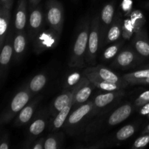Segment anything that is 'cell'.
<instances>
[{"instance_id":"obj_22","label":"cell","mask_w":149,"mask_h":149,"mask_svg":"<svg viewBox=\"0 0 149 149\" xmlns=\"http://www.w3.org/2000/svg\"><path fill=\"white\" fill-rule=\"evenodd\" d=\"M27 17V0H18L15 17V31L24 30Z\"/></svg>"},{"instance_id":"obj_38","label":"cell","mask_w":149,"mask_h":149,"mask_svg":"<svg viewBox=\"0 0 149 149\" xmlns=\"http://www.w3.org/2000/svg\"><path fill=\"white\" fill-rule=\"evenodd\" d=\"M135 84H149V77L148 78L144 79L138 80V81H135L132 84V85H135Z\"/></svg>"},{"instance_id":"obj_23","label":"cell","mask_w":149,"mask_h":149,"mask_svg":"<svg viewBox=\"0 0 149 149\" xmlns=\"http://www.w3.org/2000/svg\"><path fill=\"white\" fill-rule=\"evenodd\" d=\"M94 87H95L90 82V81H89L78 89L74 96V109H77V107L88 101Z\"/></svg>"},{"instance_id":"obj_27","label":"cell","mask_w":149,"mask_h":149,"mask_svg":"<svg viewBox=\"0 0 149 149\" xmlns=\"http://www.w3.org/2000/svg\"><path fill=\"white\" fill-rule=\"evenodd\" d=\"M122 77L128 84L132 85L135 81L148 78L149 68H144V69L134 71V72L128 73V74H125Z\"/></svg>"},{"instance_id":"obj_2","label":"cell","mask_w":149,"mask_h":149,"mask_svg":"<svg viewBox=\"0 0 149 149\" xmlns=\"http://www.w3.org/2000/svg\"><path fill=\"white\" fill-rule=\"evenodd\" d=\"M33 97L27 84H25L15 95L10 104L2 112L0 117V125H4L9 123L29 103Z\"/></svg>"},{"instance_id":"obj_32","label":"cell","mask_w":149,"mask_h":149,"mask_svg":"<svg viewBox=\"0 0 149 149\" xmlns=\"http://www.w3.org/2000/svg\"><path fill=\"white\" fill-rule=\"evenodd\" d=\"M149 143V133L142 134L141 136H140L136 141L134 142L131 148H140L146 147Z\"/></svg>"},{"instance_id":"obj_42","label":"cell","mask_w":149,"mask_h":149,"mask_svg":"<svg viewBox=\"0 0 149 149\" xmlns=\"http://www.w3.org/2000/svg\"><path fill=\"white\" fill-rule=\"evenodd\" d=\"M141 68H149V63L148 64H146V65H142V66H141Z\"/></svg>"},{"instance_id":"obj_4","label":"cell","mask_w":149,"mask_h":149,"mask_svg":"<svg viewBox=\"0 0 149 149\" xmlns=\"http://www.w3.org/2000/svg\"><path fill=\"white\" fill-rule=\"evenodd\" d=\"M100 20L99 16L96 15L93 18L90 23V34L87 45L86 63L95 65L97 61V52L100 44Z\"/></svg>"},{"instance_id":"obj_24","label":"cell","mask_w":149,"mask_h":149,"mask_svg":"<svg viewBox=\"0 0 149 149\" xmlns=\"http://www.w3.org/2000/svg\"><path fill=\"white\" fill-rule=\"evenodd\" d=\"M122 22L119 19H116L109 27L103 44L108 45L119 41L122 33Z\"/></svg>"},{"instance_id":"obj_3","label":"cell","mask_w":149,"mask_h":149,"mask_svg":"<svg viewBox=\"0 0 149 149\" xmlns=\"http://www.w3.org/2000/svg\"><path fill=\"white\" fill-rule=\"evenodd\" d=\"M61 35L49 26H48L47 29L42 28L32 41L34 52L36 54H40L56 47L59 42Z\"/></svg>"},{"instance_id":"obj_13","label":"cell","mask_w":149,"mask_h":149,"mask_svg":"<svg viewBox=\"0 0 149 149\" xmlns=\"http://www.w3.org/2000/svg\"><path fill=\"white\" fill-rule=\"evenodd\" d=\"M49 116L48 111H42L39 112L36 117L33 119V122L31 123L30 126L28 129V134H29V138L27 140L26 144H29V147L30 146V144L34 141V139L37 136L42 133L45 130L47 124V116Z\"/></svg>"},{"instance_id":"obj_25","label":"cell","mask_w":149,"mask_h":149,"mask_svg":"<svg viewBox=\"0 0 149 149\" xmlns=\"http://www.w3.org/2000/svg\"><path fill=\"white\" fill-rule=\"evenodd\" d=\"M47 81V76L43 73H40L34 76L27 84L32 95L34 96L39 93L45 87Z\"/></svg>"},{"instance_id":"obj_40","label":"cell","mask_w":149,"mask_h":149,"mask_svg":"<svg viewBox=\"0 0 149 149\" xmlns=\"http://www.w3.org/2000/svg\"><path fill=\"white\" fill-rule=\"evenodd\" d=\"M143 7L146 10H149V1H146V2L143 4Z\"/></svg>"},{"instance_id":"obj_36","label":"cell","mask_w":149,"mask_h":149,"mask_svg":"<svg viewBox=\"0 0 149 149\" xmlns=\"http://www.w3.org/2000/svg\"><path fill=\"white\" fill-rule=\"evenodd\" d=\"M140 113L143 115V116H148L149 114V103L141 106V109L140 110Z\"/></svg>"},{"instance_id":"obj_21","label":"cell","mask_w":149,"mask_h":149,"mask_svg":"<svg viewBox=\"0 0 149 149\" xmlns=\"http://www.w3.org/2000/svg\"><path fill=\"white\" fill-rule=\"evenodd\" d=\"M84 77H87L90 82L93 84L95 87H97L99 90H102V91L105 92H112V91H118V90H122L125 89L123 86L120 85L119 84H116V83L109 82V81H104V80L100 79L97 78L95 76L92 75V74H88V73L82 72Z\"/></svg>"},{"instance_id":"obj_41","label":"cell","mask_w":149,"mask_h":149,"mask_svg":"<svg viewBox=\"0 0 149 149\" xmlns=\"http://www.w3.org/2000/svg\"><path fill=\"white\" fill-rule=\"evenodd\" d=\"M146 133H149V125L143 130L142 134H146Z\"/></svg>"},{"instance_id":"obj_18","label":"cell","mask_w":149,"mask_h":149,"mask_svg":"<svg viewBox=\"0 0 149 149\" xmlns=\"http://www.w3.org/2000/svg\"><path fill=\"white\" fill-rule=\"evenodd\" d=\"M74 97L66 106L64 108H63L55 116L50 118L49 120V130L52 132L58 131L61 127H62L65 124L67 118L69 116L71 113V109L74 108Z\"/></svg>"},{"instance_id":"obj_28","label":"cell","mask_w":149,"mask_h":149,"mask_svg":"<svg viewBox=\"0 0 149 149\" xmlns=\"http://www.w3.org/2000/svg\"><path fill=\"white\" fill-rule=\"evenodd\" d=\"M136 130V126L135 125H133V124L127 125L125 126H124L123 127L121 128V129H119L116 132L115 138L119 141H126V140H127L128 138H130L131 136H132L134 135Z\"/></svg>"},{"instance_id":"obj_29","label":"cell","mask_w":149,"mask_h":149,"mask_svg":"<svg viewBox=\"0 0 149 149\" xmlns=\"http://www.w3.org/2000/svg\"><path fill=\"white\" fill-rule=\"evenodd\" d=\"M122 41H117L116 43L113 44L112 45L106 48L103 52L102 55V59L105 61H109L110 60L113 59L119 52L121 47H122Z\"/></svg>"},{"instance_id":"obj_37","label":"cell","mask_w":149,"mask_h":149,"mask_svg":"<svg viewBox=\"0 0 149 149\" xmlns=\"http://www.w3.org/2000/svg\"><path fill=\"white\" fill-rule=\"evenodd\" d=\"M13 0H1V5L4 7H13Z\"/></svg>"},{"instance_id":"obj_8","label":"cell","mask_w":149,"mask_h":149,"mask_svg":"<svg viewBox=\"0 0 149 149\" xmlns=\"http://www.w3.org/2000/svg\"><path fill=\"white\" fill-rule=\"evenodd\" d=\"M143 58L136 51L131 47H126L117 54L111 63V67L114 68L127 69L135 67L140 63Z\"/></svg>"},{"instance_id":"obj_19","label":"cell","mask_w":149,"mask_h":149,"mask_svg":"<svg viewBox=\"0 0 149 149\" xmlns=\"http://www.w3.org/2000/svg\"><path fill=\"white\" fill-rule=\"evenodd\" d=\"M12 7H0V47H2L10 26Z\"/></svg>"},{"instance_id":"obj_9","label":"cell","mask_w":149,"mask_h":149,"mask_svg":"<svg viewBox=\"0 0 149 149\" xmlns=\"http://www.w3.org/2000/svg\"><path fill=\"white\" fill-rule=\"evenodd\" d=\"M90 80L87 78L86 77H84L83 78V79L81 80V82L75 87L74 88L71 89V90H65V91L63 92L61 94H60L55 100H53L52 103H51L50 106L49 108V115L50 116V118L55 116L63 108L65 107L73 98L75 96L76 93L78 90V89L80 87H81L82 85H84L85 83L88 82Z\"/></svg>"},{"instance_id":"obj_39","label":"cell","mask_w":149,"mask_h":149,"mask_svg":"<svg viewBox=\"0 0 149 149\" xmlns=\"http://www.w3.org/2000/svg\"><path fill=\"white\" fill-rule=\"evenodd\" d=\"M41 1V0H29V3H30L31 6V10L33 7H36L37 5H39V2Z\"/></svg>"},{"instance_id":"obj_20","label":"cell","mask_w":149,"mask_h":149,"mask_svg":"<svg viewBox=\"0 0 149 149\" xmlns=\"http://www.w3.org/2000/svg\"><path fill=\"white\" fill-rule=\"evenodd\" d=\"M26 47V33L23 31H15L13 41L14 55L13 58L15 62H19L24 55Z\"/></svg>"},{"instance_id":"obj_10","label":"cell","mask_w":149,"mask_h":149,"mask_svg":"<svg viewBox=\"0 0 149 149\" xmlns=\"http://www.w3.org/2000/svg\"><path fill=\"white\" fill-rule=\"evenodd\" d=\"M83 72L88 73L104 81L119 84L123 86L125 88L129 85V84L124 79L123 77H120L116 73L103 65H97L95 66L93 65V66L88 67V68H86L83 71Z\"/></svg>"},{"instance_id":"obj_34","label":"cell","mask_w":149,"mask_h":149,"mask_svg":"<svg viewBox=\"0 0 149 149\" xmlns=\"http://www.w3.org/2000/svg\"><path fill=\"white\" fill-rule=\"evenodd\" d=\"M46 138L42 137L39 139L36 140L32 143V145L29 147V148L31 149H45V142Z\"/></svg>"},{"instance_id":"obj_43","label":"cell","mask_w":149,"mask_h":149,"mask_svg":"<svg viewBox=\"0 0 149 149\" xmlns=\"http://www.w3.org/2000/svg\"><path fill=\"white\" fill-rule=\"evenodd\" d=\"M148 119H149V114L148 115Z\"/></svg>"},{"instance_id":"obj_7","label":"cell","mask_w":149,"mask_h":149,"mask_svg":"<svg viewBox=\"0 0 149 149\" xmlns=\"http://www.w3.org/2000/svg\"><path fill=\"white\" fill-rule=\"evenodd\" d=\"M15 26H10L8 33L6 36L5 41L1 47V55H0V79L1 84L4 82L7 77L10 68L11 60L14 55V49H13V41L15 36Z\"/></svg>"},{"instance_id":"obj_15","label":"cell","mask_w":149,"mask_h":149,"mask_svg":"<svg viewBox=\"0 0 149 149\" xmlns=\"http://www.w3.org/2000/svg\"><path fill=\"white\" fill-rule=\"evenodd\" d=\"M132 47L141 58H149V38L145 28H141L135 32Z\"/></svg>"},{"instance_id":"obj_14","label":"cell","mask_w":149,"mask_h":149,"mask_svg":"<svg viewBox=\"0 0 149 149\" xmlns=\"http://www.w3.org/2000/svg\"><path fill=\"white\" fill-rule=\"evenodd\" d=\"M115 13V4L113 2L108 3L103 7L100 13V45L104 43L106 35L112 23Z\"/></svg>"},{"instance_id":"obj_16","label":"cell","mask_w":149,"mask_h":149,"mask_svg":"<svg viewBox=\"0 0 149 149\" xmlns=\"http://www.w3.org/2000/svg\"><path fill=\"white\" fill-rule=\"evenodd\" d=\"M41 100H42V96H39L35 98L33 101L28 103L16 116L15 120L14 122L15 126L21 127L29 123L31 120Z\"/></svg>"},{"instance_id":"obj_35","label":"cell","mask_w":149,"mask_h":149,"mask_svg":"<svg viewBox=\"0 0 149 149\" xmlns=\"http://www.w3.org/2000/svg\"><path fill=\"white\" fill-rule=\"evenodd\" d=\"M10 148V143H9V136L7 132L2 134L0 141V149H8Z\"/></svg>"},{"instance_id":"obj_6","label":"cell","mask_w":149,"mask_h":149,"mask_svg":"<svg viewBox=\"0 0 149 149\" xmlns=\"http://www.w3.org/2000/svg\"><path fill=\"white\" fill-rule=\"evenodd\" d=\"M64 8L58 0H47L46 2L45 19L48 26L62 33L64 23Z\"/></svg>"},{"instance_id":"obj_17","label":"cell","mask_w":149,"mask_h":149,"mask_svg":"<svg viewBox=\"0 0 149 149\" xmlns=\"http://www.w3.org/2000/svg\"><path fill=\"white\" fill-rule=\"evenodd\" d=\"M133 111V106L131 103H127L122 105L113 111L108 119V125L109 126H116L126 120L130 116Z\"/></svg>"},{"instance_id":"obj_1","label":"cell","mask_w":149,"mask_h":149,"mask_svg":"<svg viewBox=\"0 0 149 149\" xmlns=\"http://www.w3.org/2000/svg\"><path fill=\"white\" fill-rule=\"evenodd\" d=\"M90 23L89 16H86L81 23L68 63L70 68H81L85 65Z\"/></svg>"},{"instance_id":"obj_26","label":"cell","mask_w":149,"mask_h":149,"mask_svg":"<svg viewBox=\"0 0 149 149\" xmlns=\"http://www.w3.org/2000/svg\"><path fill=\"white\" fill-rule=\"evenodd\" d=\"M64 135L62 132H57L49 134L45 139V149H58L62 148Z\"/></svg>"},{"instance_id":"obj_30","label":"cell","mask_w":149,"mask_h":149,"mask_svg":"<svg viewBox=\"0 0 149 149\" xmlns=\"http://www.w3.org/2000/svg\"><path fill=\"white\" fill-rule=\"evenodd\" d=\"M84 77V76L83 73L82 74L79 72L72 73L67 77L65 84H64V88L66 90H71L74 88L81 82Z\"/></svg>"},{"instance_id":"obj_5","label":"cell","mask_w":149,"mask_h":149,"mask_svg":"<svg viewBox=\"0 0 149 149\" xmlns=\"http://www.w3.org/2000/svg\"><path fill=\"white\" fill-rule=\"evenodd\" d=\"M93 110V100H88L73 111L67 118L64 127L68 133L75 132L89 116H92Z\"/></svg>"},{"instance_id":"obj_11","label":"cell","mask_w":149,"mask_h":149,"mask_svg":"<svg viewBox=\"0 0 149 149\" xmlns=\"http://www.w3.org/2000/svg\"><path fill=\"white\" fill-rule=\"evenodd\" d=\"M125 95V93L123 90H118V91L106 92L103 94L97 95L94 100H93V110L92 116L97 115L99 112L104 110L105 108H107L110 105L116 103Z\"/></svg>"},{"instance_id":"obj_12","label":"cell","mask_w":149,"mask_h":149,"mask_svg":"<svg viewBox=\"0 0 149 149\" xmlns=\"http://www.w3.org/2000/svg\"><path fill=\"white\" fill-rule=\"evenodd\" d=\"M44 14L42 6L37 5L31 10L28 25V36L31 42L43 28Z\"/></svg>"},{"instance_id":"obj_31","label":"cell","mask_w":149,"mask_h":149,"mask_svg":"<svg viewBox=\"0 0 149 149\" xmlns=\"http://www.w3.org/2000/svg\"><path fill=\"white\" fill-rule=\"evenodd\" d=\"M134 32V24L132 20H126L122 26V36L124 39H129Z\"/></svg>"},{"instance_id":"obj_33","label":"cell","mask_w":149,"mask_h":149,"mask_svg":"<svg viewBox=\"0 0 149 149\" xmlns=\"http://www.w3.org/2000/svg\"><path fill=\"white\" fill-rule=\"evenodd\" d=\"M148 103H149V90L143 92L138 96L135 100V106L136 107H141Z\"/></svg>"}]
</instances>
